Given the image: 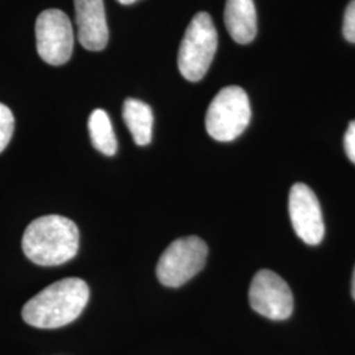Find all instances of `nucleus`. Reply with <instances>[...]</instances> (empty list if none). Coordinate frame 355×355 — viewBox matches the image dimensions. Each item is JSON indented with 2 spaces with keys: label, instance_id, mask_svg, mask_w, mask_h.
Wrapping results in <instances>:
<instances>
[{
  "label": "nucleus",
  "instance_id": "nucleus-1",
  "mask_svg": "<svg viewBox=\"0 0 355 355\" xmlns=\"http://www.w3.org/2000/svg\"><path fill=\"white\" fill-rule=\"evenodd\" d=\"M87 283L66 278L48 286L23 308V320L38 329H57L73 322L89 303Z\"/></svg>",
  "mask_w": 355,
  "mask_h": 355
},
{
  "label": "nucleus",
  "instance_id": "nucleus-2",
  "mask_svg": "<svg viewBox=\"0 0 355 355\" xmlns=\"http://www.w3.org/2000/svg\"><path fill=\"white\" fill-rule=\"evenodd\" d=\"M21 246L26 258L36 265H64L78 253L79 230L64 216H42L26 227Z\"/></svg>",
  "mask_w": 355,
  "mask_h": 355
},
{
  "label": "nucleus",
  "instance_id": "nucleus-3",
  "mask_svg": "<svg viewBox=\"0 0 355 355\" xmlns=\"http://www.w3.org/2000/svg\"><path fill=\"white\" fill-rule=\"evenodd\" d=\"M217 31L207 12L196 13L180 42L178 67L190 82H199L208 73L217 51Z\"/></svg>",
  "mask_w": 355,
  "mask_h": 355
},
{
  "label": "nucleus",
  "instance_id": "nucleus-4",
  "mask_svg": "<svg viewBox=\"0 0 355 355\" xmlns=\"http://www.w3.org/2000/svg\"><path fill=\"white\" fill-rule=\"evenodd\" d=\"M252 119V108L245 89L229 86L221 89L209 104L205 128L216 141L229 142L241 136Z\"/></svg>",
  "mask_w": 355,
  "mask_h": 355
},
{
  "label": "nucleus",
  "instance_id": "nucleus-5",
  "mask_svg": "<svg viewBox=\"0 0 355 355\" xmlns=\"http://www.w3.org/2000/svg\"><path fill=\"white\" fill-rule=\"evenodd\" d=\"M207 255V243L196 236L171 242L158 261V280L166 287L183 286L203 270Z\"/></svg>",
  "mask_w": 355,
  "mask_h": 355
},
{
  "label": "nucleus",
  "instance_id": "nucleus-6",
  "mask_svg": "<svg viewBox=\"0 0 355 355\" xmlns=\"http://www.w3.org/2000/svg\"><path fill=\"white\" fill-rule=\"evenodd\" d=\"M36 46L40 57L53 66L70 60L74 46L73 26L61 10H45L36 20Z\"/></svg>",
  "mask_w": 355,
  "mask_h": 355
},
{
  "label": "nucleus",
  "instance_id": "nucleus-7",
  "mask_svg": "<svg viewBox=\"0 0 355 355\" xmlns=\"http://www.w3.org/2000/svg\"><path fill=\"white\" fill-rule=\"evenodd\" d=\"M249 302L257 313L275 321L286 320L293 312V296L287 282L270 270L254 275Z\"/></svg>",
  "mask_w": 355,
  "mask_h": 355
},
{
  "label": "nucleus",
  "instance_id": "nucleus-8",
  "mask_svg": "<svg viewBox=\"0 0 355 355\" xmlns=\"http://www.w3.org/2000/svg\"><path fill=\"white\" fill-rule=\"evenodd\" d=\"M292 227L300 240L318 245L324 239L325 227L318 196L304 183L292 186L288 199Z\"/></svg>",
  "mask_w": 355,
  "mask_h": 355
},
{
  "label": "nucleus",
  "instance_id": "nucleus-9",
  "mask_svg": "<svg viewBox=\"0 0 355 355\" xmlns=\"http://www.w3.org/2000/svg\"><path fill=\"white\" fill-rule=\"evenodd\" d=\"M78 38L87 51H103L108 42V26L103 0H74Z\"/></svg>",
  "mask_w": 355,
  "mask_h": 355
},
{
  "label": "nucleus",
  "instance_id": "nucleus-10",
  "mask_svg": "<svg viewBox=\"0 0 355 355\" xmlns=\"http://www.w3.org/2000/svg\"><path fill=\"white\" fill-rule=\"evenodd\" d=\"M224 21L232 38L241 45L257 36V11L253 0H227Z\"/></svg>",
  "mask_w": 355,
  "mask_h": 355
},
{
  "label": "nucleus",
  "instance_id": "nucleus-11",
  "mask_svg": "<svg viewBox=\"0 0 355 355\" xmlns=\"http://www.w3.org/2000/svg\"><path fill=\"white\" fill-rule=\"evenodd\" d=\"M123 119L139 146H146L150 144L154 117L152 108L146 103L132 98L127 99L123 105Z\"/></svg>",
  "mask_w": 355,
  "mask_h": 355
},
{
  "label": "nucleus",
  "instance_id": "nucleus-12",
  "mask_svg": "<svg viewBox=\"0 0 355 355\" xmlns=\"http://www.w3.org/2000/svg\"><path fill=\"white\" fill-rule=\"evenodd\" d=\"M89 132L91 142L98 152L112 157L117 150V140L108 114L103 110H95L89 114Z\"/></svg>",
  "mask_w": 355,
  "mask_h": 355
},
{
  "label": "nucleus",
  "instance_id": "nucleus-13",
  "mask_svg": "<svg viewBox=\"0 0 355 355\" xmlns=\"http://www.w3.org/2000/svg\"><path fill=\"white\" fill-rule=\"evenodd\" d=\"M15 117L11 110L0 103V153L3 152L12 139Z\"/></svg>",
  "mask_w": 355,
  "mask_h": 355
},
{
  "label": "nucleus",
  "instance_id": "nucleus-14",
  "mask_svg": "<svg viewBox=\"0 0 355 355\" xmlns=\"http://www.w3.org/2000/svg\"><path fill=\"white\" fill-rule=\"evenodd\" d=\"M343 37L355 44V0H352L343 15Z\"/></svg>",
  "mask_w": 355,
  "mask_h": 355
},
{
  "label": "nucleus",
  "instance_id": "nucleus-15",
  "mask_svg": "<svg viewBox=\"0 0 355 355\" xmlns=\"http://www.w3.org/2000/svg\"><path fill=\"white\" fill-rule=\"evenodd\" d=\"M343 145H345L346 155L355 165V120H353L347 127L345 139H343Z\"/></svg>",
  "mask_w": 355,
  "mask_h": 355
},
{
  "label": "nucleus",
  "instance_id": "nucleus-16",
  "mask_svg": "<svg viewBox=\"0 0 355 355\" xmlns=\"http://www.w3.org/2000/svg\"><path fill=\"white\" fill-rule=\"evenodd\" d=\"M352 295H353V297H354L355 300V268L354 274H353V282H352Z\"/></svg>",
  "mask_w": 355,
  "mask_h": 355
},
{
  "label": "nucleus",
  "instance_id": "nucleus-17",
  "mask_svg": "<svg viewBox=\"0 0 355 355\" xmlns=\"http://www.w3.org/2000/svg\"><path fill=\"white\" fill-rule=\"evenodd\" d=\"M119 3H121V4H125V6H128V4H132V3H135V1H137V0H117Z\"/></svg>",
  "mask_w": 355,
  "mask_h": 355
}]
</instances>
